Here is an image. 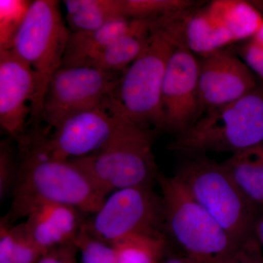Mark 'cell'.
Returning <instances> with one entry per match:
<instances>
[{
	"instance_id": "1",
	"label": "cell",
	"mask_w": 263,
	"mask_h": 263,
	"mask_svg": "<svg viewBox=\"0 0 263 263\" xmlns=\"http://www.w3.org/2000/svg\"><path fill=\"white\" fill-rule=\"evenodd\" d=\"M38 126L26 129L16 139L18 177L10 212L2 221L10 226L48 203L70 205L85 214L98 212L107 197L72 161L57 158L48 152L44 145L45 128Z\"/></svg>"
},
{
	"instance_id": "2",
	"label": "cell",
	"mask_w": 263,
	"mask_h": 263,
	"mask_svg": "<svg viewBox=\"0 0 263 263\" xmlns=\"http://www.w3.org/2000/svg\"><path fill=\"white\" fill-rule=\"evenodd\" d=\"M194 8L152 21L146 46L123 72L112 100L123 117L157 132L163 130L164 75L175 50L186 43V24Z\"/></svg>"
},
{
	"instance_id": "3",
	"label": "cell",
	"mask_w": 263,
	"mask_h": 263,
	"mask_svg": "<svg viewBox=\"0 0 263 263\" xmlns=\"http://www.w3.org/2000/svg\"><path fill=\"white\" fill-rule=\"evenodd\" d=\"M156 133L122 115L117 131L101 150L71 161L105 197L123 189L152 186L160 174L152 149Z\"/></svg>"
},
{
	"instance_id": "4",
	"label": "cell",
	"mask_w": 263,
	"mask_h": 263,
	"mask_svg": "<svg viewBox=\"0 0 263 263\" xmlns=\"http://www.w3.org/2000/svg\"><path fill=\"white\" fill-rule=\"evenodd\" d=\"M262 143L263 84H258L242 98L207 110L170 148L191 156L234 154Z\"/></svg>"
},
{
	"instance_id": "5",
	"label": "cell",
	"mask_w": 263,
	"mask_h": 263,
	"mask_svg": "<svg viewBox=\"0 0 263 263\" xmlns=\"http://www.w3.org/2000/svg\"><path fill=\"white\" fill-rule=\"evenodd\" d=\"M174 176L235 245L239 247L253 235L262 209L243 195L222 164L202 155L193 156L179 166Z\"/></svg>"
},
{
	"instance_id": "6",
	"label": "cell",
	"mask_w": 263,
	"mask_h": 263,
	"mask_svg": "<svg viewBox=\"0 0 263 263\" xmlns=\"http://www.w3.org/2000/svg\"><path fill=\"white\" fill-rule=\"evenodd\" d=\"M163 206L164 230L183 254L197 263H228L238 246L189 195L175 176L157 179Z\"/></svg>"
},
{
	"instance_id": "7",
	"label": "cell",
	"mask_w": 263,
	"mask_h": 263,
	"mask_svg": "<svg viewBox=\"0 0 263 263\" xmlns=\"http://www.w3.org/2000/svg\"><path fill=\"white\" fill-rule=\"evenodd\" d=\"M70 34L60 12V2H32L11 50L30 66L37 77L30 117L35 124L41 119L48 83L62 65Z\"/></svg>"
},
{
	"instance_id": "8",
	"label": "cell",
	"mask_w": 263,
	"mask_h": 263,
	"mask_svg": "<svg viewBox=\"0 0 263 263\" xmlns=\"http://www.w3.org/2000/svg\"><path fill=\"white\" fill-rule=\"evenodd\" d=\"M84 227L98 239L113 245L133 235L166 236L161 195L152 186L117 190L107 197Z\"/></svg>"
},
{
	"instance_id": "9",
	"label": "cell",
	"mask_w": 263,
	"mask_h": 263,
	"mask_svg": "<svg viewBox=\"0 0 263 263\" xmlns=\"http://www.w3.org/2000/svg\"><path fill=\"white\" fill-rule=\"evenodd\" d=\"M263 25L258 8L245 0H214L189 16L186 41L197 57L224 49L253 37Z\"/></svg>"
},
{
	"instance_id": "10",
	"label": "cell",
	"mask_w": 263,
	"mask_h": 263,
	"mask_svg": "<svg viewBox=\"0 0 263 263\" xmlns=\"http://www.w3.org/2000/svg\"><path fill=\"white\" fill-rule=\"evenodd\" d=\"M122 73L89 66H61L48 83L40 120L52 129L72 114L108 105Z\"/></svg>"
},
{
	"instance_id": "11",
	"label": "cell",
	"mask_w": 263,
	"mask_h": 263,
	"mask_svg": "<svg viewBox=\"0 0 263 263\" xmlns=\"http://www.w3.org/2000/svg\"><path fill=\"white\" fill-rule=\"evenodd\" d=\"M122 119L110 106L86 109L69 116L52 129H45L44 145L53 157L71 160L101 150L110 141Z\"/></svg>"
},
{
	"instance_id": "12",
	"label": "cell",
	"mask_w": 263,
	"mask_h": 263,
	"mask_svg": "<svg viewBox=\"0 0 263 263\" xmlns=\"http://www.w3.org/2000/svg\"><path fill=\"white\" fill-rule=\"evenodd\" d=\"M163 130L182 134L202 116L197 57L186 43L170 59L162 90Z\"/></svg>"
},
{
	"instance_id": "13",
	"label": "cell",
	"mask_w": 263,
	"mask_h": 263,
	"mask_svg": "<svg viewBox=\"0 0 263 263\" xmlns=\"http://www.w3.org/2000/svg\"><path fill=\"white\" fill-rule=\"evenodd\" d=\"M197 60L202 112L232 103L259 84L253 71L228 48L197 57Z\"/></svg>"
},
{
	"instance_id": "14",
	"label": "cell",
	"mask_w": 263,
	"mask_h": 263,
	"mask_svg": "<svg viewBox=\"0 0 263 263\" xmlns=\"http://www.w3.org/2000/svg\"><path fill=\"white\" fill-rule=\"evenodd\" d=\"M37 77L30 66L13 50L0 51V124L17 139L31 117Z\"/></svg>"
},
{
	"instance_id": "15",
	"label": "cell",
	"mask_w": 263,
	"mask_h": 263,
	"mask_svg": "<svg viewBox=\"0 0 263 263\" xmlns=\"http://www.w3.org/2000/svg\"><path fill=\"white\" fill-rule=\"evenodd\" d=\"M81 214H85L70 205L44 204L33 210L24 224L29 238L44 254L74 243L86 221Z\"/></svg>"
},
{
	"instance_id": "16",
	"label": "cell",
	"mask_w": 263,
	"mask_h": 263,
	"mask_svg": "<svg viewBox=\"0 0 263 263\" xmlns=\"http://www.w3.org/2000/svg\"><path fill=\"white\" fill-rule=\"evenodd\" d=\"M153 20H137L130 32L76 66H89L108 72H124L146 46Z\"/></svg>"
},
{
	"instance_id": "17",
	"label": "cell",
	"mask_w": 263,
	"mask_h": 263,
	"mask_svg": "<svg viewBox=\"0 0 263 263\" xmlns=\"http://www.w3.org/2000/svg\"><path fill=\"white\" fill-rule=\"evenodd\" d=\"M221 164L243 195L262 209L263 143L232 154Z\"/></svg>"
},
{
	"instance_id": "18",
	"label": "cell",
	"mask_w": 263,
	"mask_h": 263,
	"mask_svg": "<svg viewBox=\"0 0 263 263\" xmlns=\"http://www.w3.org/2000/svg\"><path fill=\"white\" fill-rule=\"evenodd\" d=\"M137 20L119 18L91 32L71 33L62 65L76 66L130 32Z\"/></svg>"
},
{
	"instance_id": "19",
	"label": "cell",
	"mask_w": 263,
	"mask_h": 263,
	"mask_svg": "<svg viewBox=\"0 0 263 263\" xmlns=\"http://www.w3.org/2000/svg\"><path fill=\"white\" fill-rule=\"evenodd\" d=\"M63 3L71 33L91 32L124 17L122 0H65Z\"/></svg>"
},
{
	"instance_id": "20",
	"label": "cell",
	"mask_w": 263,
	"mask_h": 263,
	"mask_svg": "<svg viewBox=\"0 0 263 263\" xmlns=\"http://www.w3.org/2000/svg\"><path fill=\"white\" fill-rule=\"evenodd\" d=\"M165 236L133 235L114 243L117 263H160L167 247Z\"/></svg>"
},
{
	"instance_id": "21",
	"label": "cell",
	"mask_w": 263,
	"mask_h": 263,
	"mask_svg": "<svg viewBox=\"0 0 263 263\" xmlns=\"http://www.w3.org/2000/svg\"><path fill=\"white\" fill-rule=\"evenodd\" d=\"M43 252L33 243L24 223L9 226L1 221L0 263H33Z\"/></svg>"
},
{
	"instance_id": "22",
	"label": "cell",
	"mask_w": 263,
	"mask_h": 263,
	"mask_svg": "<svg viewBox=\"0 0 263 263\" xmlns=\"http://www.w3.org/2000/svg\"><path fill=\"white\" fill-rule=\"evenodd\" d=\"M192 0H122V13L135 20H153L195 8Z\"/></svg>"
},
{
	"instance_id": "23",
	"label": "cell",
	"mask_w": 263,
	"mask_h": 263,
	"mask_svg": "<svg viewBox=\"0 0 263 263\" xmlns=\"http://www.w3.org/2000/svg\"><path fill=\"white\" fill-rule=\"evenodd\" d=\"M32 1H0V51L11 50Z\"/></svg>"
},
{
	"instance_id": "24",
	"label": "cell",
	"mask_w": 263,
	"mask_h": 263,
	"mask_svg": "<svg viewBox=\"0 0 263 263\" xmlns=\"http://www.w3.org/2000/svg\"><path fill=\"white\" fill-rule=\"evenodd\" d=\"M74 243L80 249L83 263H117V254L113 246L89 234L84 226Z\"/></svg>"
},
{
	"instance_id": "25",
	"label": "cell",
	"mask_w": 263,
	"mask_h": 263,
	"mask_svg": "<svg viewBox=\"0 0 263 263\" xmlns=\"http://www.w3.org/2000/svg\"><path fill=\"white\" fill-rule=\"evenodd\" d=\"M18 155H15L11 142L8 140L0 145V197L4 199L12 192L16 183L18 173Z\"/></svg>"
},
{
	"instance_id": "26",
	"label": "cell",
	"mask_w": 263,
	"mask_h": 263,
	"mask_svg": "<svg viewBox=\"0 0 263 263\" xmlns=\"http://www.w3.org/2000/svg\"><path fill=\"white\" fill-rule=\"evenodd\" d=\"M241 43L234 51L255 75L263 79V27L253 37Z\"/></svg>"
},
{
	"instance_id": "27",
	"label": "cell",
	"mask_w": 263,
	"mask_h": 263,
	"mask_svg": "<svg viewBox=\"0 0 263 263\" xmlns=\"http://www.w3.org/2000/svg\"><path fill=\"white\" fill-rule=\"evenodd\" d=\"M228 263H263V249L254 235L238 247Z\"/></svg>"
},
{
	"instance_id": "28",
	"label": "cell",
	"mask_w": 263,
	"mask_h": 263,
	"mask_svg": "<svg viewBox=\"0 0 263 263\" xmlns=\"http://www.w3.org/2000/svg\"><path fill=\"white\" fill-rule=\"evenodd\" d=\"M76 248L77 247L74 243L60 246L57 247L56 252L47 254L38 263H70L69 257H70V252Z\"/></svg>"
},
{
	"instance_id": "29",
	"label": "cell",
	"mask_w": 263,
	"mask_h": 263,
	"mask_svg": "<svg viewBox=\"0 0 263 263\" xmlns=\"http://www.w3.org/2000/svg\"><path fill=\"white\" fill-rule=\"evenodd\" d=\"M253 235L263 249V208L254 224Z\"/></svg>"
},
{
	"instance_id": "30",
	"label": "cell",
	"mask_w": 263,
	"mask_h": 263,
	"mask_svg": "<svg viewBox=\"0 0 263 263\" xmlns=\"http://www.w3.org/2000/svg\"><path fill=\"white\" fill-rule=\"evenodd\" d=\"M160 263H197L193 259L189 257L186 254H183V256H173L169 257Z\"/></svg>"
}]
</instances>
